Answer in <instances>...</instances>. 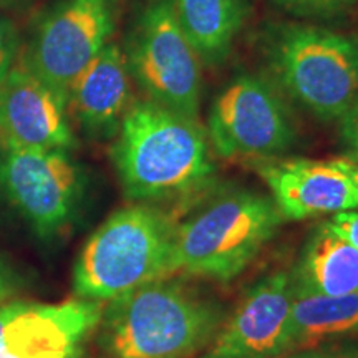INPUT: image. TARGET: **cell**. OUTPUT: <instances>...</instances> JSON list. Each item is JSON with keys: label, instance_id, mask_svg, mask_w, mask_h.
I'll list each match as a JSON object with an SVG mask.
<instances>
[{"label": "cell", "instance_id": "cell-1", "mask_svg": "<svg viewBox=\"0 0 358 358\" xmlns=\"http://www.w3.org/2000/svg\"><path fill=\"white\" fill-rule=\"evenodd\" d=\"M226 320L216 299L173 275L105 303L96 327L100 358H189Z\"/></svg>", "mask_w": 358, "mask_h": 358}, {"label": "cell", "instance_id": "cell-2", "mask_svg": "<svg viewBox=\"0 0 358 358\" xmlns=\"http://www.w3.org/2000/svg\"><path fill=\"white\" fill-rule=\"evenodd\" d=\"M111 156L124 194L140 203L189 194L216 171L198 120L151 100L129 105Z\"/></svg>", "mask_w": 358, "mask_h": 358}, {"label": "cell", "instance_id": "cell-3", "mask_svg": "<svg viewBox=\"0 0 358 358\" xmlns=\"http://www.w3.org/2000/svg\"><path fill=\"white\" fill-rule=\"evenodd\" d=\"M176 224L146 203L127 206L88 237L73 268L75 297L110 302L173 275Z\"/></svg>", "mask_w": 358, "mask_h": 358}, {"label": "cell", "instance_id": "cell-4", "mask_svg": "<svg viewBox=\"0 0 358 358\" xmlns=\"http://www.w3.org/2000/svg\"><path fill=\"white\" fill-rule=\"evenodd\" d=\"M285 219L261 192L236 189L176 224L171 272L231 282L274 239Z\"/></svg>", "mask_w": 358, "mask_h": 358}, {"label": "cell", "instance_id": "cell-5", "mask_svg": "<svg viewBox=\"0 0 358 358\" xmlns=\"http://www.w3.org/2000/svg\"><path fill=\"white\" fill-rule=\"evenodd\" d=\"M267 64L290 98L324 122L358 103V37L324 27L292 24L267 43Z\"/></svg>", "mask_w": 358, "mask_h": 358}, {"label": "cell", "instance_id": "cell-6", "mask_svg": "<svg viewBox=\"0 0 358 358\" xmlns=\"http://www.w3.org/2000/svg\"><path fill=\"white\" fill-rule=\"evenodd\" d=\"M129 75L148 100L198 118L199 55L179 24L171 0H150L128 40Z\"/></svg>", "mask_w": 358, "mask_h": 358}, {"label": "cell", "instance_id": "cell-7", "mask_svg": "<svg viewBox=\"0 0 358 358\" xmlns=\"http://www.w3.org/2000/svg\"><path fill=\"white\" fill-rule=\"evenodd\" d=\"M124 0H60L30 38L24 65L66 103L71 83L110 43Z\"/></svg>", "mask_w": 358, "mask_h": 358}, {"label": "cell", "instance_id": "cell-8", "mask_svg": "<svg viewBox=\"0 0 358 358\" xmlns=\"http://www.w3.org/2000/svg\"><path fill=\"white\" fill-rule=\"evenodd\" d=\"M208 138L222 158L257 163L287 153L297 129L275 85L254 75H241L214 100Z\"/></svg>", "mask_w": 358, "mask_h": 358}, {"label": "cell", "instance_id": "cell-9", "mask_svg": "<svg viewBox=\"0 0 358 358\" xmlns=\"http://www.w3.org/2000/svg\"><path fill=\"white\" fill-rule=\"evenodd\" d=\"M0 189L38 236L52 237L77 214L83 178L64 150H3Z\"/></svg>", "mask_w": 358, "mask_h": 358}, {"label": "cell", "instance_id": "cell-10", "mask_svg": "<svg viewBox=\"0 0 358 358\" xmlns=\"http://www.w3.org/2000/svg\"><path fill=\"white\" fill-rule=\"evenodd\" d=\"M105 302L12 301L0 306V358H82Z\"/></svg>", "mask_w": 358, "mask_h": 358}, {"label": "cell", "instance_id": "cell-11", "mask_svg": "<svg viewBox=\"0 0 358 358\" xmlns=\"http://www.w3.org/2000/svg\"><path fill=\"white\" fill-rule=\"evenodd\" d=\"M292 272H271L250 287L199 358H279L292 352Z\"/></svg>", "mask_w": 358, "mask_h": 358}, {"label": "cell", "instance_id": "cell-12", "mask_svg": "<svg viewBox=\"0 0 358 358\" xmlns=\"http://www.w3.org/2000/svg\"><path fill=\"white\" fill-rule=\"evenodd\" d=\"M256 171L272 192L282 217L302 221L358 209V164L350 158H272Z\"/></svg>", "mask_w": 358, "mask_h": 358}, {"label": "cell", "instance_id": "cell-13", "mask_svg": "<svg viewBox=\"0 0 358 358\" xmlns=\"http://www.w3.org/2000/svg\"><path fill=\"white\" fill-rule=\"evenodd\" d=\"M60 95L24 65L0 82V145L3 150H64L75 146Z\"/></svg>", "mask_w": 358, "mask_h": 358}, {"label": "cell", "instance_id": "cell-14", "mask_svg": "<svg viewBox=\"0 0 358 358\" xmlns=\"http://www.w3.org/2000/svg\"><path fill=\"white\" fill-rule=\"evenodd\" d=\"M129 77L127 55L110 42L71 83L66 113L90 134L111 136L131 105Z\"/></svg>", "mask_w": 358, "mask_h": 358}, {"label": "cell", "instance_id": "cell-15", "mask_svg": "<svg viewBox=\"0 0 358 358\" xmlns=\"http://www.w3.org/2000/svg\"><path fill=\"white\" fill-rule=\"evenodd\" d=\"M294 287L317 295L358 294V250L319 224L292 271Z\"/></svg>", "mask_w": 358, "mask_h": 358}, {"label": "cell", "instance_id": "cell-16", "mask_svg": "<svg viewBox=\"0 0 358 358\" xmlns=\"http://www.w3.org/2000/svg\"><path fill=\"white\" fill-rule=\"evenodd\" d=\"M179 24L208 64H219L231 52L244 24V0H171Z\"/></svg>", "mask_w": 358, "mask_h": 358}, {"label": "cell", "instance_id": "cell-17", "mask_svg": "<svg viewBox=\"0 0 358 358\" xmlns=\"http://www.w3.org/2000/svg\"><path fill=\"white\" fill-rule=\"evenodd\" d=\"M292 352L358 332V294L317 295L294 287Z\"/></svg>", "mask_w": 358, "mask_h": 358}, {"label": "cell", "instance_id": "cell-18", "mask_svg": "<svg viewBox=\"0 0 358 358\" xmlns=\"http://www.w3.org/2000/svg\"><path fill=\"white\" fill-rule=\"evenodd\" d=\"M295 15L302 17H335L347 12L357 0H275Z\"/></svg>", "mask_w": 358, "mask_h": 358}, {"label": "cell", "instance_id": "cell-19", "mask_svg": "<svg viewBox=\"0 0 358 358\" xmlns=\"http://www.w3.org/2000/svg\"><path fill=\"white\" fill-rule=\"evenodd\" d=\"M17 55L15 30L6 17L0 15V82L13 69Z\"/></svg>", "mask_w": 358, "mask_h": 358}, {"label": "cell", "instance_id": "cell-20", "mask_svg": "<svg viewBox=\"0 0 358 358\" xmlns=\"http://www.w3.org/2000/svg\"><path fill=\"white\" fill-rule=\"evenodd\" d=\"M340 122V140L347 158L355 161L358 164V103L350 111H347Z\"/></svg>", "mask_w": 358, "mask_h": 358}, {"label": "cell", "instance_id": "cell-21", "mask_svg": "<svg viewBox=\"0 0 358 358\" xmlns=\"http://www.w3.org/2000/svg\"><path fill=\"white\" fill-rule=\"evenodd\" d=\"M325 224L335 234L358 250V209L334 214L330 219H327Z\"/></svg>", "mask_w": 358, "mask_h": 358}, {"label": "cell", "instance_id": "cell-22", "mask_svg": "<svg viewBox=\"0 0 358 358\" xmlns=\"http://www.w3.org/2000/svg\"><path fill=\"white\" fill-rule=\"evenodd\" d=\"M301 358H358L357 345H340V343L325 342L312 348L299 350Z\"/></svg>", "mask_w": 358, "mask_h": 358}, {"label": "cell", "instance_id": "cell-23", "mask_svg": "<svg viewBox=\"0 0 358 358\" xmlns=\"http://www.w3.org/2000/svg\"><path fill=\"white\" fill-rule=\"evenodd\" d=\"M13 287H15V280L13 275L7 271L6 267L0 266V303L6 302L8 297L13 294Z\"/></svg>", "mask_w": 358, "mask_h": 358}, {"label": "cell", "instance_id": "cell-24", "mask_svg": "<svg viewBox=\"0 0 358 358\" xmlns=\"http://www.w3.org/2000/svg\"><path fill=\"white\" fill-rule=\"evenodd\" d=\"M279 358H301V353H299V350H294V352L285 353V355H282Z\"/></svg>", "mask_w": 358, "mask_h": 358}, {"label": "cell", "instance_id": "cell-25", "mask_svg": "<svg viewBox=\"0 0 358 358\" xmlns=\"http://www.w3.org/2000/svg\"><path fill=\"white\" fill-rule=\"evenodd\" d=\"M2 3H8V6H13L15 2H25V0H0Z\"/></svg>", "mask_w": 358, "mask_h": 358}]
</instances>
